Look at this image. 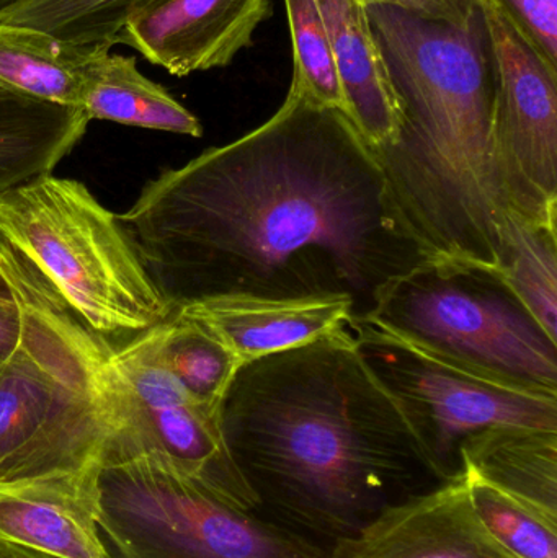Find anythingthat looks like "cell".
Masks as SVG:
<instances>
[{
  "instance_id": "1",
  "label": "cell",
  "mask_w": 557,
  "mask_h": 558,
  "mask_svg": "<svg viewBox=\"0 0 557 558\" xmlns=\"http://www.w3.org/2000/svg\"><path fill=\"white\" fill-rule=\"evenodd\" d=\"M118 221L173 311L339 298L360 320L392 279L434 258L355 124L291 88L270 120L166 170Z\"/></svg>"
},
{
  "instance_id": "2",
  "label": "cell",
  "mask_w": 557,
  "mask_h": 558,
  "mask_svg": "<svg viewBox=\"0 0 557 558\" xmlns=\"http://www.w3.org/2000/svg\"><path fill=\"white\" fill-rule=\"evenodd\" d=\"M218 418L258 510L329 556L386 511L447 484L349 328L242 364Z\"/></svg>"
},
{
  "instance_id": "3",
  "label": "cell",
  "mask_w": 557,
  "mask_h": 558,
  "mask_svg": "<svg viewBox=\"0 0 557 558\" xmlns=\"http://www.w3.org/2000/svg\"><path fill=\"white\" fill-rule=\"evenodd\" d=\"M366 9L399 118L395 137L372 149L402 221L434 257L502 271L509 208L494 166L483 5L464 25Z\"/></svg>"
},
{
  "instance_id": "4",
  "label": "cell",
  "mask_w": 557,
  "mask_h": 558,
  "mask_svg": "<svg viewBox=\"0 0 557 558\" xmlns=\"http://www.w3.org/2000/svg\"><path fill=\"white\" fill-rule=\"evenodd\" d=\"M0 267L111 351L175 312L117 216L51 173L0 195Z\"/></svg>"
},
{
  "instance_id": "5",
  "label": "cell",
  "mask_w": 557,
  "mask_h": 558,
  "mask_svg": "<svg viewBox=\"0 0 557 558\" xmlns=\"http://www.w3.org/2000/svg\"><path fill=\"white\" fill-rule=\"evenodd\" d=\"M9 281L23 327L0 364V488L97 477L123 429L113 351Z\"/></svg>"
},
{
  "instance_id": "6",
  "label": "cell",
  "mask_w": 557,
  "mask_h": 558,
  "mask_svg": "<svg viewBox=\"0 0 557 558\" xmlns=\"http://www.w3.org/2000/svg\"><path fill=\"white\" fill-rule=\"evenodd\" d=\"M360 320L487 379L557 397V340L496 268L428 258L392 279Z\"/></svg>"
},
{
  "instance_id": "7",
  "label": "cell",
  "mask_w": 557,
  "mask_h": 558,
  "mask_svg": "<svg viewBox=\"0 0 557 558\" xmlns=\"http://www.w3.org/2000/svg\"><path fill=\"white\" fill-rule=\"evenodd\" d=\"M97 521L111 558H329L147 454H108L97 474Z\"/></svg>"
},
{
  "instance_id": "8",
  "label": "cell",
  "mask_w": 557,
  "mask_h": 558,
  "mask_svg": "<svg viewBox=\"0 0 557 558\" xmlns=\"http://www.w3.org/2000/svg\"><path fill=\"white\" fill-rule=\"evenodd\" d=\"M349 330L363 363L395 400L445 482L463 477L461 448L487 429L557 432V397L487 379L368 320H353Z\"/></svg>"
},
{
  "instance_id": "9",
  "label": "cell",
  "mask_w": 557,
  "mask_h": 558,
  "mask_svg": "<svg viewBox=\"0 0 557 558\" xmlns=\"http://www.w3.org/2000/svg\"><path fill=\"white\" fill-rule=\"evenodd\" d=\"M150 330L111 353L123 429L107 456H153L231 504L255 510L257 501L226 449L218 410L196 402L177 383L157 357Z\"/></svg>"
},
{
  "instance_id": "10",
  "label": "cell",
  "mask_w": 557,
  "mask_h": 558,
  "mask_svg": "<svg viewBox=\"0 0 557 558\" xmlns=\"http://www.w3.org/2000/svg\"><path fill=\"white\" fill-rule=\"evenodd\" d=\"M494 68L493 157L509 211L557 226V72L491 0H481Z\"/></svg>"
},
{
  "instance_id": "11",
  "label": "cell",
  "mask_w": 557,
  "mask_h": 558,
  "mask_svg": "<svg viewBox=\"0 0 557 558\" xmlns=\"http://www.w3.org/2000/svg\"><path fill=\"white\" fill-rule=\"evenodd\" d=\"M274 0H156L121 29L118 45L177 77L226 68L270 19Z\"/></svg>"
},
{
  "instance_id": "12",
  "label": "cell",
  "mask_w": 557,
  "mask_h": 558,
  "mask_svg": "<svg viewBox=\"0 0 557 558\" xmlns=\"http://www.w3.org/2000/svg\"><path fill=\"white\" fill-rule=\"evenodd\" d=\"M329 558H517L481 523L463 477L383 513Z\"/></svg>"
},
{
  "instance_id": "13",
  "label": "cell",
  "mask_w": 557,
  "mask_h": 558,
  "mask_svg": "<svg viewBox=\"0 0 557 558\" xmlns=\"http://www.w3.org/2000/svg\"><path fill=\"white\" fill-rule=\"evenodd\" d=\"M218 338L241 364L303 347L349 328L353 305L347 299H265L234 295L205 299L177 308Z\"/></svg>"
},
{
  "instance_id": "14",
  "label": "cell",
  "mask_w": 557,
  "mask_h": 558,
  "mask_svg": "<svg viewBox=\"0 0 557 558\" xmlns=\"http://www.w3.org/2000/svg\"><path fill=\"white\" fill-rule=\"evenodd\" d=\"M0 537L52 558H111L97 521V477L0 488Z\"/></svg>"
},
{
  "instance_id": "15",
  "label": "cell",
  "mask_w": 557,
  "mask_h": 558,
  "mask_svg": "<svg viewBox=\"0 0 557 558\" xmlns=\"http://www.w3.org/2000/svg\"><path fill=\"white\" fill-rule=\"evenodd\" d=\"M346 97L347 117L372 147L398 130V107L368 9L360 0H316Z\"/></svg>"
},
{
  "instance_id": "16",
  "label": "cell",
  "mask_w": 557,
  "mask_h": 558,
  "mask_svg": "<svg viewBox=\"0 0 557 558\" xmlns=\"http://www.w3.org/2000/svg\"><path fill=\"white\" fill-rule=\"evenodd\" d=\"M463 474L476 475L497 490L557 521V432L499 426L461 448Z\"/></svg>"
},
{
  "instance_id": "17",
  "label": "cell",
  "mask_w": 557,
  "mask_h": 558,
  "mask_svg": "<svg viewBox=\"0 0 557 558\" xmlns=\"http://www.w3.org/2000/svg\"><path fill=\"white\" fill-rule=\"evenodd\" d=\"M95 49L68 45L29 26L0 22V100L81 108Z\"/></svg>"
},
{
  "instance_id": "18",
  "label": "cell",
  "mask_w": 557,
  "mask_h": 558,
  "mask_svg": "<svg viewBox=\"0 0 557 558\" xmlns=\"http://www.w3.org/2000/svg\"><path fill=\"white\" fill-rule=\"evenodd\" d=\"M81 110L88 120L199 137L202 123L166 88L149 81L134 58L97 48L88 61Z\"/></svg>"
},
{
  "instance_id": "19",
  "label": "cell",
  "mask_w": 557,
  "mask_h": 558,
  "mask_svg": "<svg viewBox=\"0 0 557 558\" xmlns=\"http://www.w3.org/2000/svg\"><path fill=\"white\" fill-rule=\"evenodd\" d=\"M160 363L192 399L218 410L241 361L195 322L173 312L150 330Z\"/></svg>"
},
{
  "instance_id": "20",
  "label": "cell",
  "mask_w": 557,
  "mask_h": 558,
  "mask_svg": "<svg viewBox=\"0 0 557 558\" xmlns=\"http://www.w3.org/2000/svg\"><path fill=\"white\" fill-rule=\"evenodd\" d=\"M556 225H540L510 211L504 235L502 274L533 317L557 340Z\"/></svg>"
},
{
  "instance_id": "21",
  "label": "cell",
  "mask_w": 557,
  "mask_h": 558,
  "mask_svg": "<svg viewBox=\"0 0 557 558\" xmlns=\"http://www.w3.org/2000/svg\"><path fill=\"white\" fill-rule=\"evenodd\" d=\"M156 0H23L0 22L29 26L78 48L111 49L128 22Z\"/></svg>"
},
{
  "instance_id": "22",
  "label": "cell",
  "mask_w": 557,
  "mask_h": 558,
  "mask_svg": "<svg viewBox=\"0 0 557 558\" xmlns=\"http://www.w3.org/2000/svg\"><path fill=\"white\" fill-rule=\"evenodd\" d=\"M468 498L487 533L517 558H557V521L464 472Z\"/></svg>"
},
{
  "instance_id": "23",
  "label": "cell",
  "mask_w": 557,
  "mask_h": 558,
  "mask_svg": "<svg viewBox=\"0 0 557 558\" xmlns=\"http://www.w3.org/2000/svg\"><path fill=\"white\" fill-rule=\"evenodd\" d=\"M284 3L293 45L291 90L320 107L342 111L347 117L346 97L319 5L316 0H284Z\"/></svg>"
},
{
  "instance_id": "24",
  "label": "cell",
  "mask_w": 557,
  "mask_h": 558,
  "mask_svg": "<svg viewBox=\"0 0 557 558\" xmlns=\"http://www.w3.org/2000/svg\"><path fill=\"white\" fill-rule=\"evenodd\" d=\"M533 51L557 72V0H491Z\"/></svg>"
},
{
  "instance_id": "25",
  "label": "cell",
  "mask_w": 557,
  "mask_h": 558,
  "mask_svg": "<svg viewBox=\"0 0 557 558\" xmlns=\"http://www.w3.org/2000/svg\"><path fill=\"white\" fill-rule=\"evenodd\" d=\"M365 7L385 5L415 13L425 19L464 25L481 5V0H360Z\"/></svg>"
},
{
  "instance_id": "26",
  "label": "cell",
  "mask_w": 557,
  "mask_h": 558,
  "mask_svg": "<svg viewBox=\"0 0 557 558\" xmlns=\"http://www.w3.org/2000/svg\"><path fill=\"white\" fill-rule=\"evenodd\" d=\"M23 315L19 299H0V364L9 360L22 337Z\"/></svg>"
},
{
  "instance_id": "27",
  "label": "cell",
  "mask_w": 557,
  "mask_h": 558,
  "mask_svg": "<svg viewBox=\"0 0 557 558\" xmlns=\"http://www.w3.org/2000/svg\"><path fill=\"white\" fill-rule=\"evenodd\" d=\"M0 558H52L0 537Z\"/></svg>"
},
{
  "instance_id": "28",
  "label": "cell",
  "mask_w": 557,
  "mask_h": 558,
  "mask_svg": "<svg viewBox=\"0 0 557 558\" xmlns=\"http://www.w3.org/2000/svg\"><path fill=\"white\" fill-rule=\"evenodd\" d=\"M0 299H5V301H13L15 299L12 286H10L9 278H7L2 267H0Z\"/></svg>"
},
{
  "instance_id": "29",
  "label": "cell",
  "mask_w": 557,
  "mask_h": 558,
  "mask_svg": "<svg viewBox=\"0 0 557 558\" xmlns=\"http://www.w3.org/2000/svg\"><path fill=\"white\" fill-rule=\"evenodd\" d=\"M20 2H23V0H0V15H2V13L9 12L10 9L19 5Z\"/></svg>"
}]
</instances>
